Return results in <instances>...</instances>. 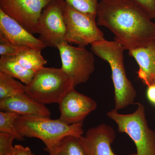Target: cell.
<instances>
[{"label":"cell","instance_id":"52a82bcc","mask_svg":"<svg viewBox=\"0 0 155 155\" xmlns=\"http://www.w3.org/2000/svg\"><path fill=\"white\" fill-rule=\"evenodd\" d=\"M60 53L62 69L75 87L85 83L95 69L93 53L85 47L73 46L64 42L57 47Z\"/></svg>","mask_w":155,"mask_h":155},{"label":"cell","instance_id":"ac0fdd59","mask_svg":"<svg viewBox=\"0 0 155 155\" xmlns=\"http://www.w3.org/2000/svg\"><path fill=\"white\" fill-rule=\"evenodd\" d=\"M25 89L21 81L0 72V100L25 93Z\"/></svg>","mask_w":155,"mask_h":155},{"label":"cell","instance_id":"ffe728a7","mask_svg":"<svg viewBox=\"0 0 155 155\" xmlns=\"http://www.w3.org/2000/svg\"><path fill=\"white\" fill-rule=\"evenodd\" d=\"M65 2L78 11L97 14L98 6V0H64Z\"/></svg>","mask_w":155,"mask_h":155},{"label":"cell","instance_id":"9a60e30c","mask_svg":"<svg viewBox=\"0 0 155 155\" xmlns=\"http://www.w3.org/2000/svg\"><path fill=\"white\" fill-rule=\"evenodd\" d=\"M0 72L20 80L25 85L30 83L35 73L22 67L15 56H5L0 58Z\"/></svg>","mask_w":155,"mask_h":155},{"label":"cell","instance_id":"3957f363","mask_svg":"<svg viewBox=\"0 0 155 155\" xmlns=\"http://www.w3.org/2000/svg\"><path fill=\"white\" fill-rule=\"evenodd\" d=\"M15 127L23 137L39 139L50 149L68 136L81 137L84 134L83 123L67 125L60 119L28 115L21 116L16 120Z\"/></svg>","mask_w":155,"mask_h":155},{"label":"cell","instance_id":"4fadbf2b","mask_svg":"<svg viewBox=\"0 0 155 155\" xmlns=\"http://www.w3.org/2000/svg\"><path fill=\"white\" fill-rule=\"evenodd\" d=\"M0 110L17 113L21 116L50 117L51 115L48 108L35 101L25 93L0 100Z\"/></svg>","mask_w":155,"mask_h":155},{"label":"cell","instance_id":"44dd1931","mask_svg":"<svg viewBox=\"0 0 155 155\" xmlns=\"http://www.w3.org/2000/svg\"><path fill=\"white\" fill-rule=\"evenodd\" d=\"M15 137L10 134L0 133V155H14Z\"/></svg>","mask_w":155,"mask_h":155},{"label":"cell","instance_id":"ba28073f","mask_svg":"<svg viewBox=\"0 0 155 155\" xmlns=\"http://www.w3.org/2000/svg\"><path fill=\"white\" fill-rule=\"evenodd\" d=\"M65 2L64 0H51L42 12L38 25V38L46 47L57 48L59 45L66 41L67 27L64 16Z\"/></svg>","mask_w":155,"mask_h":155},{"label":"cell","instance_id":"8fae6325","mask_svg":"<svg viewBox=\"0 0 155 155\" xmlns=\"http://www.w3.org/2000/svg\"><path fill=\"white\" fill-rule=\"evenodd\" d=\"M0 40L19 46L40 51L46 48L38 38L1 10Z\"/></svg>","mask_w":155,"mask_h":155},{"label":"cell","instance_id":"277c9868","mask_svg":"<svg viewBox=\"0 0 155 155\" xmlns=\"http://www.w3.org/2000/svg\"><path fill=\"white\" fill-rule=\"evenodd\" d=\"M136 104L137 108L132 114H119L114 109L107 116L116 122L119 132L126 134L135 143L137 153L130 155H155V132L148 125L144 106Z\"/></svg>","mask_w":155,"mask_h":155},{"label":"cell","instance_id":"9c48e42d","mask_svg":"<svg viewBox=\"0 0 155 155\" xmlns=\"http://www.w3.org/2000/svg\"><path fill=\"white\" fill-rule=\"evenodd\" d=\"M51 0H0V10L32 34H38L42 12Z\"/></svg>","mask_w":155,"mask_h":155},{"label":"cell","instance_id":"e0dca14e","mask_svg":"<svg viewBox=\"0 0 155 155\" xmlns=\"http://www.w3.org/2000/svg\"><path fill=\"white\" fill-rule=\"evenodd\" d=\"M15 57L24 68L35 72L43 68L47 63V61L42 56L40 50L28 49Z\"/></svg>","mask_w":155,"mask_h":155},{"label":"cell","instance_id":"cb8c5ba5","mask_svg":"<svg viewBox=\"0 0 155 155\" xmlns=\"http://www.w3.org/2000/svg\"><path fill=\"white\" fill-rule=\"evenodd\" d=\"M14 155H34L28 147H24L21 145H16L14 146Z\"/></svg>","mask_w":155,"mask_h":155},{"label":"cell","instance_id":"d4e9b609","mask_svg":"<svg viewBox=\"0 0 155 155\" xmlns=\"http://www.w3.org/2000/svg\"><path fill=\"white\" fill-rule=\"evenodd\" d=\"M147 96L150 102L155 105V83L148 86Z\"/></svg>","mask_w":155,"mask_h":155},{"label":"cell","instance_id":"7a4b0ae2","mask_svg":"<svg viewBox=\"0 0 155 155\" xmlns=\"http://www.w3.org/2000/svg\"><path fill=\"white\" fill-rule=\"evenodd\" d=\"M91 45L92 52L107 61L110 67L114 87L115 109L118 110L133 104L137 91L126 75L124 57L126 49L116 41L105 39Z\"/></svg>","mask_w":155,"mask_h":155},{"label":"cell","instance_id":"d6986e66","mask_svg":"<svg viewBox=\"0 0 155 155\" xmlns=\"http://www.w3.org/2000/svg\"><path fill=\"white\" fill-rule=\"evenodd\" d=\"M21 115L14 112H0V133L10 134L19 141H23L25 137L22 136L15 127L16 120Z\"/></svg>","mask_w":155,"mask_h":155},{"label":"cell","instance_id":"7402d4cb","mask_svg":"<svg viewBox=\"0 0 155 155\" xmlns=\"http://www.w3.org/2000/svg\"><path fill=\"white\" fill-rule=\"evenodd\" d=\"M0 55L1 56H16L23 51L30 48L12 44L11 43L2 40H0Z\"/></svg>","mask_w":155,"mask_h":155},{"label":"cell","instance_id":"6da1fadb","mask_svg":"<svg viewBox=\"0 0 155 155\" xmlns=\"http://www.w3.org/2000/svg\"><path fill=\"white\" fill-rule=\"evenodd\" d=\"M97 16V25L108 28L128 51L155 39V22L131 0H101Z\"/></svg>","mask_w":155,"mask_h":155},{"label":"cell","instance_id":"5bb4252c","mask_svg":"<svg viewBox=\"0 0 155 155\" xmlns=\"http://www.w3.org/2000/svg\"><path fill=\"white\" fill-rule=\"evenodd\" d=\"M139 69L138 77L147 86L155 83V39L146 47L128 51Z\"/></svg>","mask_w":155,"mask_h":155},{"label":"cell","instance_id":"2e32d148","mask_svg":"<svg viewBox=\"0 0 155 155\" xmlns=\"http://www.w3.org/2000/svg\"><path fill=\"white\" fill-rule=\"evenodd\" d=\"M46 151L50 155H88L80 138L73 136L64 137L54 147Z\"/></svg>","mask_w":155,"mask_h":155},{"label":"cell","instance_id":"8992f818","mask_svg":"<svg viewBox=\"0 0 155 155\" xmlns=\"http://www.w3.org/2000/svg\"><path fill=\"white\" fill-rule=\"evenodd\" d=\"M64 16L67 27L65 41L68 43L85 47L105 39L104 33L98 27L97 14L78 11L66 2Z\"/></svg>","mask_w":155,"mask_h":155},{"label":"cell","instance_id":"7c38bea8","mask_svg":"<svg viewBox=\"0 0 155 155\" xmlns=\"http://www.w3.org/2000/svg\"><path fill=\"white\" fill-rule=\"evenodd\" d=\"M116 137L114 128L102 124L89 129L80 140L88 155H116L111 147Z\"/></svg>","mask_w":155,"mask_h":155},{"label":"cell","instance_id":"603a6c76","mask_svg":"<svg viewBox=\"0 0 155 155\" xmlns=\"http://www.w3.org/2000/svg\"><path fill=\"white\" fill-rule=\"evenodd\" d=\"M152 19H155V0H131Z\"/></svg>","mask_w":155,"mask_h":155},{"label":"cell","instance_id":"5b68a950","mask_svg":"<svg viewBox=\"0 0 155 155\" xmlns=\"http://www.w3.org/2000/svg\"><path fill=\"white\" fill-rule=\"evenodd\" d=\"M26 85L25 94L42 104H59L74 87L61 68L44 67Z\"/></svg>","mask_w":155,"mask_h":155},{"label":"cell","instance_id":"30bf717a","mask_svg":"<svg viewBox=\"0 0 155 155\" xmlns=\"http://www.w3.org/2000/svg\"><path fill=\"white\" fill-rule=\"evenodd\" d=\"M75 88L72 87L58 104L61 113L59 119L67 125L83 122L97 107L95 101L78 92Z\"/></svg>","mask_w":155,"mask_h":155}]
</instances>
